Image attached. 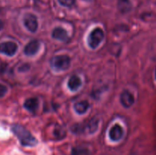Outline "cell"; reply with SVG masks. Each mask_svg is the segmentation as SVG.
Wrapping results in <instances>:
<instances>
[{
    "label": "cell",
    "mask_w": 156,
    "mask_h": 155,
    "mask_svg": "<svg viewBox=\"0 0 156 155\" xmlns=\"http://www.w3.org/2000/svg\"><path fill=\"white\" fill-rule=\"evenodd\" d=\"M39 106V101L36 97H30L27 99L24 103V106L29 112L34 113Z\"/></svg>",
    "instance_id": "obj_11"
},
{
    "label": "cell",
    "mask_w": 156,
    "mask_h": 155,
    "mask_svg": "<svg viewBox=\"0 0 156 155\" xmlns=\"http://www.w3.org/2000/svg\"><path fill=\"white\" fill-rule=\"evenodd\" d=\"M98 120L91 119L84 124H79L77 126H74L72 128V131L74 133H82L85 131H88L89 133H94L98 129Z\"/></svg>",
    "instance_id": "obj_4"
},
{
    "label": "cell",
    "mask_w": 156,
    "mask_h": 155,
    "mask_svg": "<svg viewBox=\"0 0 156 155\" xmlns=\"http://www.w3.org/2000/svg\"><path fill=\"white\" fill-rule=\"evenodd\" d=\"M12 131L18 138L21 145L25 147H34L37 144V141L36 138L24 126L15 124L12 126Z\"/></svg>",
    "instance_id": "obj_1"
},
{
    "label": "cell",
    "mask_w": 156,
    "mask_h": 155,
    "mask_svg": "<svg viewBox=\"0 0 156 155\" xmlns=\"http://www.w3.org/2000/svg\"><path fill=\"white\" fill-rule=\"evenodd\" d=\"M52 36L53 39L60 41H67L69 40V35L66 30L62 27H57L53 29L52 32Z\"/></svg>",
    "instance_id": "obj_10"
},
{
    "label": "cell",
    "mask_w": 156,
    "mask_h": 155,
    "mask_svg": "<svg viewBox=\"0 0 156 155\" xmlns=\"http://www.w3.org/2000/svg\"><path fill=\"white\" fill-rule=\"evenodd\" d=\"M18 50V45L12 41L0 43V53L9 56H12Z\"/></svg>",
    "instance_id": "obj_6"
},
{
    "label": "cell",
    "mask_w": 156,
    "mask_h": 155,
    "mask_svg": "<svg viewBox=\"0 0 156 155\" xmlns=\"http://www.w3.org/2000/svg\"><path fill=\"white\" fill-rule=\"evenodd\" d=\"M118 4L120 12H126L130 9V4L129 2V0H119Z\"/></svg>",
    "instance_id": "obj_15"
},
{
    "label": "cell",
    "mask_w": 156,
    "mask_h": 155,
    "mask_svg": "<svg viewBox=\"0 0 156 155\" xmlns=\"http://www.w3.org/2000/svg\"><path fill=\"white\" fill-rule=\"evenodd\" d=\"M73 108H74L75 111L77 112L78 114H82L85 113L87 112V110L89 108V103L86 100H81V101L76 102L73 105Z\"/></svg>",
    "instance_id": "obj_12"
},
{
    "label": "cell",
    "mask_w": 156,
    "mask_h": 155,
    "mask_svg": "<svg viewBox=\"0 0 156 155\" xmlns=\"http://www.w3.org/2000/svg\"><path fill=\"white\" fill-rule=\"evenodd\" d=\"M7 91H8L7 87L5 86L4 84H0V98L4 97V96L5 95L6 93H7Z\"/></svg>",
    "instance_id": "obj_17"
},
{
    "label": "cell",
    "mask_w": 156,
    "mask_h": 155,
    "mask_svg": "<svg viewBox=\"0 0 156 155\" xmlns=\"http://www.w3.org/2000/svg\"><path fill=\"white\" fill-rule=\"evenodd\" d=\"M2 27H3V22L1 21V20H0V30L2 29Z\"/></svg>",
    "instance_id": "obj_18"
},
{
    "label": "cell",
    "mask_w": 156,
    "mask_h": 155,
    "mask_svg": "<svg viewBox=\"0 0 156 155\" xmlns=\"http://www.w3.org/2000/svg\"><path fill=\"white\" fill-rule=\"evenodd\" d=\"M155 79H156V68H155Z\"/></svg>",
    "instance_id": "obj_19"
},
{
    "label": "cell",
    "mask_w": 156,
    "mask_h": 155,
    "mask_svg": "<svg viewBox=\"0 0 156 155\" xmlns=\"http://www.w3.org/2000/svg\"><path fill=\"white\" fill-rule=\"evenodd\" d=\"M40 49V43L37 40H32L25 46L24 49V54L31 56L36 54Z\"/></svg>",
    "instance_id": "obj_9"
},
{
    "label": "cell",
    "mask_w": 156,
    "mask_h": 155,
    "mask_svg": "<svg viewBox=\"0 0 156 155\" xmlns=\"http://www.w3.org/2000/svg\"><path fill=\"white\" fill-rule=\"evenodd\" d=\"M123 129L119 124H115L109 131V138L113 141H118L123 138Z\"/></svg>",
    "instance_id": "obj_8"
},
{
    "label": "cell",
    "mask_w": 156,
    "mask_h": 155,
    "mask_svg": "<svg viewBox=\"0 0 156 155\" xmlns=\"http://www.w3.org/2000/svg\"><path fill=\"white\" fill-rule=\"evenodd\" d=\"M120 100L122 106L126 108H129L133 105L135 98H134V96L133 95L132 93L129 92L128 90H124L120 94Z\"/></svg>",
    "instance_id": "obj_7"
},
{
    "label": "cell",
    "mask_w": 156,
    "mask_h": 155,
    "mask_svg": "<svg viewBox=\"0 0 156 155\" xmlns=\"http://www.w3.org/2000/svg\"><path fill=\"white\" fill-rule=\"evenodd\" d=\"M82 85V80L79 76L74 75L71 76L68 81V88L72 91H76L79 89Z\"/></svg>",
    "instance_id": "obj_13"
},
{
    "label": "cell",
    "mask_w": 156,
    "mask_h": 155,
    "mask_svg": "<svg viewBox=\"0 0 156 155\" xmlns=\"http://www.w3.org/2000/svg\"><path fill=\"white\" fill-rule=\"evenodd\" d=\"M23 22H24V25L29 31L34 33L37 31L38 27V21L37 18L34 15L30 13L26 14L24 16V19H23Z\"/></svg>",
    "instance_id": "obj_5"
},
{
    "label": "cell",
    "mask_w": 156,
    "mask_h": 155,
    "mask_svg": "<svg viewBox=\"0 0 156 155\" xmlns=\"http://www.w3.org/2000/svg\"><path fill=\"white\" fill-rule=\"evenodd\" d=\"M71 59L67 55H58L52 57L50 60L51 66L56 71H64L69 68Z\"/></svg>",
    "instance_id": "obj_2"
},
{
    "label": "cell",
    "mask_w": 156,
    "mask_h": 155,
    "mask_svg": "<svg viewBox=\"0 0 156 155\" xmlns=\"http://www.w3.org/2000/svg\"><path fill=\"white\" fill-rule=\"evenodd\" d=\"M86 1H89V0H86Z\"/></svg>",
    "instance_id": "obj_20"
},
{
    "label": "cell",
    "mask_w": 156,
    "mask_h": 155,
    "mask_svg": "<svg viewBox=\"0 0 156 155\" xmlns=\"http://www.w3.org/2000/svg\"><path fill=\"white\" fill-rule=\"evenodd\" d=\"M88 149L83 147H76L72 150V155H89Z\"/></svg>",
    "instance_id": "obj_14"
},
{
    "label": "cell",
    "mask_w": 156,
    "mask_h": 155,
    "mask_svg": "<svg viewBox=\"0 0 156 155\" xmlns=\"http://www.w3.org/2000/svg\"><path fill=\"white\" fill-rule=\"evenodd\" d=\"M59 4L65 7H71L74 5L76 0H58Z\"/></svg>",
    "instance_id": "obj_16"
},
{
    "label": "cell",
    "mask_w": 156,
    "mask_h": 155,
    "mask_svg": "<svg viewBox=\"0 0 156 155\" xmlns=\"http://www.w3.org/2000/svg\"><path fill=\"white\" fill-rule=\"evenodd\" d=\"M105 38V33L100 27L94 28L88 36V44L91 49H96Z\"/></svg>",
    "instance_id": "obj_3"
}]
</instances>
